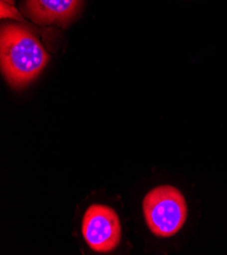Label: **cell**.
I'll return each instance as SVG.
<instances>
[{
	"instance_id": "5",
	"label": "cell",
	"mask_w": 227,
	"mask_h": 255,
	"mask_svg": "<svg viewBox=\"0 0 227 255\" xmlns=\"http://www.w3.org/2000/svg\"><path fill=\"white\" fill-rule=\"evenodd\" d=\"M1 1H4V2H7V3H9V4H11V5H13V2H14V0H1Z\"/></svg>"
},
{
	"instance_id": "4",
	"label": "cell",
	"mask_w": 227,
	"mask_h": 255,
	"mask_svg": "<svg viewBox=\"0 0 227 255\" xmlns=\"http://www.w3.org/2000/svg\"><path fill=\"white\" fill-rule=\"evenodd\" d=\"M83 0H24L23 11L39 24L65 27L78 13Z\"/></svg>"
},
{
	"instance_id": "3",
	"label": "cell",
	"mask_w": 227,
	"mask_h": 255,
	"mask_svg": "<svg viewBox=\"0 0 227 255\" xmlns=\"http://www.w3.org/2000/svg\"><path fill=\"white\" fill-rule=\"evenodd\" d=\"M82 233L93 251H113L121 240V225L117 213L105 205L90 206L83 218Z\"/></svg>"
},
{
	"instance_id": "1",
	"label": "cell",
	"mask_w": 227,
	"mask_h": 255,
	"mask_svg": "<svg viewBox=\"0 0 227 255\" xmlns=\"http://www.w3.org/2000/svg\"><path fill=\"white\" fill-rule=\"evenodd\" d=\"M1 71L15 90L32 83L49 61V55L39 40L18 24H3L0 35Z\"/></svg>"
},
{
	"instance_id": "2",
	"label": "cell",
	"mask_w": 227,
	"mask_h": 255,
	"mask_svg": "<svg viewBox=\"0 0 227 255\" xmlns=\"http://www.w3.org/2000/svg\"><path fill=\"white\" fill-rule=\"evenodd\" d=\"M143 214L151 233L159 238H169L178 234L187 222V200L179 188L158 186L145 195Z\"/></svg>"
}]
</instances>
